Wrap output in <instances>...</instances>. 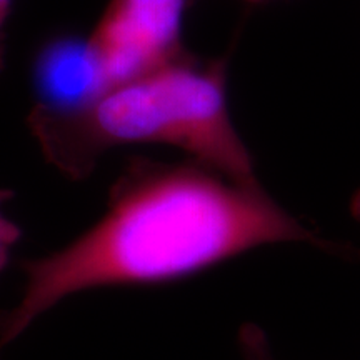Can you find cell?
I'll return each instance as SVG.
<instances>
[{
    "instance_id": "cell-1",
    "label": "cell",
    "mask_w": 360,
    "mask_h": 360,
    "mask_svg": "<svg viewBox=\"0 0 360 360\" xmlns=\"http://www.w3.org/2000/svg\"><path fill=\"white\" fill-rule=\"evenodd\" d=\"M350 252L300 224L260 187L197 164L135 159L110 188L96 225L64 249L24 264L25 287L0 315V347L77 292L188 277L267 244Z\"/></svg>"
},
{
    "instance_id": "cell-2",
    "label": "cell",
    "mask_w": 360,
    "mask_h": 360,
    "mask_svg": "<svg viewBox=\"0 0 360 360\" xmlns=\"http://www.w3.org/2000/svg\"><path fill=\"white\" fill-rule=\"evenodd\" d=\"M27 124L45 159L72 180L89 177L112 147L164 143L238 186L260 187L229 112L225 58L200 60L186 52L107 89L82 109L34 107Z\"/></svg>"
},
{
    "instance_id": "cell-3",
    "label": "cell",
    "mask_w": 360,
    "mask_h": 360,
    "mask_svg": "<svg viewBox=\"0 0 360 360\" xmlns=\"http://www.w3.org/2000/svg\"><path fill=\"white\" fill-rule=\"evenodd\" d=\"M192 0H110L90 42L109 89L167 64L186 51L182 22Z\"/></svg>"
},
{
    "instance_id": "cell-4",
    "label": "cell",
    "mask_w": 360,
    "mask_h": 360,
    "mask_svg": "<svg viewBox=\"0 0 360 360\" xmlns=\"http://www.w3.org/2000/svg\"><path fill=\"white\" fill-rule=\"evenodd\" d=\"M35 107L49 112L82 109L109 89L90 39L62 35L45 42L32 64Z\"/></svg>"
},
{
    "instance_id": "cell-5",
    "label": "cell",
    "mask_w": 360,
    "mask_h": 360,
    "mask_svg": "<svg viewBox=\"0 0 360 360\" xmlns=\"http://www.w3.org/2000/svg\"><path fill=\"white\" fill-rule=\"evenodd\" d=\"M238 345L244 360H277L269 347L265 332L255 323H245L238 332Z\"/></svg>"
},
{
    "instance_id": "cell-6",
    "label": "cell",
    "mask_w": 360,
    "mask_h": 360,
    "mask_svg": "<svg viewBox=\"0 0 360 360\" xmlns=\"http://www.w3.org/2000/svg\"><path fill=\"white\" fill-rule=\"evenodd\" d=\"M12 192L0 188V272L6 267L12 249L20 238V227L4 214V205L11 200Z\"/></svg>"
},
{
    "instance_id": "cell-7",
    "label": "cell",
    "mask_w": 360,
    "mask_h": 360,
    "mask_svg": "<svg viewBox=\"0 0 360 360\" xmlns=\"http://www.w3.org/2000/svg\"><path fill=\"white\" fill-rule=\"evenodd\" d=\"M13 0H0V70L4 67V29H6V22L11 15Z\"/></svg>"
},
{
    "instance_id": "cell-8",
    "label": "cell",
    "mask_w": 360,
    "mask_h": 360,
    "mask_svg": "<svg viewBox=\"0 0 360 360\" xmlns=\"http://www.w3.org/2000/svg\"><path fill=\"white\" fill-rule=\"evenodd\" d=\"M350 214H352V217L360 224V188H357L352 200H350Z\"/></svg>"
},
{
    "instance_id": "cell-9",
    "label": "cell",
    "mask_w": 360,
    "mask_h": 360,
    "mask_svg": "<svg viewBox=\"0 0 360 360\" xmlns=\"http://www.w3.org/2000/svg\"><path fill=\"white\" fill-rule=\"evenodd\" d=\"M245 2H250V4H262V2H267V0H245Z\"/></svg>"
}]
</instances>
